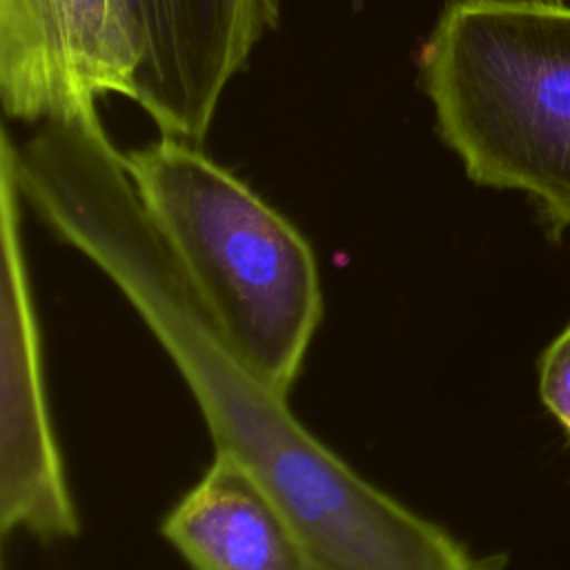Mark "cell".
I'll list each match as a JSON object with an SVG mask.
<instances>
[{"label": "cell", "mask_w": 570, "mask_h": 570, "mask_svg": "<svg viewBox=\"0 0 570 570\" xmlns=\"http://www.w3.org/2000/svg\"><path fill=\"white\" fill-rule=\"evenodd\" d=\"M11 167L22 200L129 303L191 392L214 452L278 505L316 570H503V557L474 554L367 481L236 356L100 122H42Z\"/></svg>", "instance_id": "cell-1"}, {"label": "cell", "mask_w": 570, "mask_h": 570, "mask_svg": "<svg viewBox=\"0 0 570 570\" xmlns=\"http://www.w3.org/2000/svg\"><path fill=\"white\" fill-rule=\"evenodd\" d=\"M421 73L465 176L530 196L559 240L570 229V4L450 0Z\"/></svg>", "instance_id": "cell-2"}, {"label": "cell", "mask_w": 570, "mask_h": 570, "mask_svg": "<svg viewBox=\"0 0 570 570\" xmlns=\"http://www.w3.org/2000/svg\"><path fill=\"white\" fill-rule=\"evenodd\" d=\"M125 163L227 345L289 394L323 318L307 238L194 142L163 136L125 154Z\"/></svg>", "instance_id": "cell-3"}, {"label": "cell", "mask_w": 570, "mask_h": 570, "mask_svg": "<svg viewBox=\"0 0 570 570\" xmlns=\"http://www.w3.org/2000/svg\"><path fill=\"white\" fill-rule=\"evenodd\" d=\"M20 191L0 151V532L73 539L80 517L65 474L42 372V343L20 238Z\"/></svg>", "instance_id": "cell-4"}, {"label": "cell", "mask_w": 570, "mask_h": 570, "mask_svg": "<svg viewBox=\"0 0 570 570\" xmlns=\"http://www.w3.org/2000/svg\"><path fill=\"white\" fill-rule=\"evenodd\" d=\"M118 2L134 51L131 100L163 136L200 145L229 80L276 29L278 0Z\"/></svg>", "instance_id": "cell-5"}, {"label": "cell", "mask_w": 570, "mask_h": 570, "mask_svg": "<svg viewBox=\"0 0 570 570\" xmlns=\"http://www.w3.org/2000/svg\"><path fill=\"white\" fill-rule=\"evenodd\" d=\"M134 98V51L118 0H0L4 114L98 122L105 96Z\"/></svg>", "instance_id": "cell-6"}, {"label": "cell", "mask_w": 570, "mask_h": 570, "mask_svg": "<svg viewBox=\"0 0 570 570\" xmlns=\"http://www.w3.org/2000/svg\"><path fill=\"white\" fill-rule=\"evenodd\" d=\"M160 534L191 570H316L278 505L220 452L163 517Z\"/></svg>", "instance_id": "cell-7"}, {"label": "cell", "mask_w": 570, "mask_h": 570, "mask_svg": "<svg viewBox=\"0 0 570 570\" xmlns=\"http://www.w3.org/2000/svg\"><path fill=\"white\" fill-rule=\"evenodd\" d=\"M537 374L543 407L570 436V323L541 352Z\"/></svg>", "instance_id": "cell-8"}]
</instances>
